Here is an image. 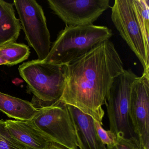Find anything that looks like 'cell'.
Masks as SVG:
<instances>
[{"label": "cell", "instance_id": "e0dca14e", "mask_svg": "<svg viewBox=\"0 0 149 149\" xmlns=\"http://www.w3.org/2000/svg\"><path fill=\"white\" fill-rule=\"evenodd\" d=\"M94 125L97 133L102 143L107 146L112 145L116 141V136L110 130H104L102 125L94 119Z\"/></svg>", "mask_w": 149, "mask_h": 149}, {"label": "cell", "instance_id": "44dd1931", "mask_svg": "<svg viewBox=\"0 0 149 149\" xmlns=\"http://www.w3.org/2000/svg\"><path fill=\"white\" fill-rule=\"evenodd\" d=\"M139 149H143V148H142V147H140V148H139Z\"/></svg>", "mask_w": 149, "mask_h": 149}, {"label": "cell", "instance_id": "8fae6325", "mask_svg": "<svg viewBox=\"0 0 149 149\" xmlns=\"http://www.w3.org/2000/svg\"><path fill=\"white\" fill-rule=\"evenodd\" d=\"M6 126L11 136L28 149H49L52 141L30 120H6Z\"/></svg>", "mask_w": 149, "mask_h": 149}, {"label": "cell", "instance_id": "30bf717a", "mask_svg": "<svg viewBox=\"0 0 149 149\" xmlns=\"http://www.w3.org/2000/svg\"><path fill=\"white\" fill-rule=\"evenodd\" d=\"M67 106L73 122L79 149H106L97 133L93 118L74 106Z\"/></svg>", "mask_w": 149, "mask_h": 149}, {"label": "cell", "instance_id": "ffe728a7", "mask_svg": "<svg viewBox=\"0 0 149 149\" xmlns=\"http://www.w3.org/2000/svg\"><path fill=\"white\" fill-rule=\"evenodd\" d=\"M8 65V64L5 61V59L0 55V65Z\"/></svg>", "mask_w": 149, "mask_h": 149}, {"label": "cell", "instance_id": "6da1fadb", "mask_svg": "<svg viewBox=\"0 0 149 149\" xmlns=\"http://www.w3.org/2000/svg\"><path fill=\"white\" fill-rule=\"evenodd\" d=\"M65 83L60 102L91 116L102 125L110 88L124 71L112 42L105 41L89 52L64 65Z\"/></svg>", "mask_w": 149, "mask_h": 149}, {"label": "cell", "instance_id": "7a4b0ae2", "mask_svg": "<svg viewBox=\"0 0 149 149\" xmlns=\"http://www.w3.org/2000/svg\"><path fill=\"white\" fill-rule=\"evenodd\" d=\"M112 36L111 29L105 26H66L59 33L43 61L64 66L109 40Z\"/></svg>", "mask_w": 149, "mask_h": 149}, {"label": "cell", "instance_id": "9a60e30c", "mask_svg": "<svg viewBox=\"0 0 149 149\" xmlns=\"http://www.w3.org/2000/svg\"><path fill=\"white\" fill-rule=\"evenodd\" d=\"M30 50L24 44L10 42L0 47V55L7 63L13 66L22 62L28 58Z\"/></svg>", "mask_w": 149, "mask_h": 149}, {"label": "cell", "instance_id": "5b68a950", "mask_svg": "<svg viewBox=\"0 0 149 149\" xmlns=\"http://www.w3.org/2000/svg\"><path fill=\"white\" fill-rule=\"evenodd\" d=\"M39 110L30 122L52 142L70 149H78L75 132L67 105L61 102Z\"/></svg>", "mask_w": 149, "mask_h": 149}, {"label": "cell", "instance_id": "2e32d148", "mask_svg": "<svg viewBox=\"0 0 149 149\" xmlns=\"http://www.w3.org/2000/svg\"><path fill=\"white\" fill-rule=\"evenodd\" d=\"M0 149H28L11 136L3 119L0 120Z\"/></svg>", "mask_w": 149, "mask_h": 149}, {"label": "cell", "instance_id": "4fadbf2b", "mask_svg": "<svg viewBox=\"0 0 149 149\" xmlns=\"http://www.w3.org/2000/svg\"><path fill=\"white\" fill-rule=\"evenodd\" d=\"M0 111L16 120L29 121L39 110L32 102L0 92Z\"/></svg>", "mask_w": 149, "mask_h": 149}, {"label": "cell", "instance_id": "5bb4252c", "mask_svg": "<svg viewBox=\"0 0 149 149\" xmlns=\"http://www.w3.org/2000/svg\"><path fill=\"white\" fill-rule=\"evenodd\" d=\"M131 3L146 54L149 56V1L131 0Z\"/></svg>", "mask_w": 149, "mask_h": 149}, {"label": "cell", "instance_id": "ac0fdd59", "mask_svg": "<svg viewBox=\"0 0 149 149\" xmlns=\"http://www.w3.org/2000/svg\"><path fill=\"white\" fill-rule=\"evenodd\" d=\"M140 148L139 145L134 140L118 136L115 143L111 146H107L106 149H139Z\"/></svg>", "mask_w": 149, "mask_h": 149}, {"label": "cell", "instance_id": "ba28073f", "mask_svg": "<svg viewBox=\"0 0 149 149\" xmlns=\"http://www.w3.org/2000/svg\"><path fill=\"white\" fill-rule=\"evenodd\" d=\"M109 0H48L50 8L68 26L93 24L109 7Z\"/></svg>", "mask_w": 149, "mask_h": 149}, {"label": "cell", "instance_id": "9c48e42d", "mask_svg": "<svg viewBox=\"0 0 149 149\" xmlns=\"http://www.w3.org/2000/svg\"><path fill=\"white\" fill-rule=\"evenodd\" d=\"M130 116L140 147L149 149V74L143 73L132 88Z\"/></svg>", "mask_w": 149, "mask_h": 149}, {"label": "cell", "instance_id": "52a82bcc", "mask_svg": "<svg viewBox=\"0 0 149 149\" xmlns=\"http://www.w3.org/2000/svg\"><path fill=\"white\" fill-rule=\"evenodd\" d=\"M111 19L120 36L141 63L143 73L149 74V56L144 44L131 0H116L111 8Z\"/></svg>", "mask_w": 149, "mask_h": 149}, {"label": "cell", "instance_id": "d6986e66", "mask_svg": "<svg viewBox=\"0 0 149 149\" xmlns=\"http://www.w3.org/2000/svg\"><path fill=\"white\" fill-rule=\"evenodd\" d=\"M49 149H70L60 144L52 142Z\"/></svg>", "mask_w": 149, "mask_h": 149}, {"label": "cell", "instance_id": "8992f818", "mask_svg": "<svg viewBox=\"0 0 149 149\" xmlns=\"http://www.w3.org/2000/svg\"><path fill=\"white\" fill-rule=\"evenodd\" d=\"M13 5L29 45L36 52L38 60L44 61L50 51L51 42L42 8L34 0H15Z\"/></svg>", "mask_w": 149, "mask_h": 149}, {"label": "cell", "instance_id": "3957f363", "mask_svg": "<svg viewBox=\"0 0 149 149\" xmlns=\"http://www.w3.org/2000/svg\"><path fill=\"white\" fill-rule=\"evenodd\" d=\"M19 71L27 84L29 92L34 95L32 103L35 107L49 106L60 101L65 83L64 66L38 59L23 63Z\"/></svg>", "mask_w": 149, "mask_h": 149}, {"label": "cell", "instance_id": "277c9868", "mask_svg": "<svg viewBox=\"0 0 149 149\" xmlns=\"http://www.w3.org/2000/svg\"><path fill=\"white\" fill-rule=\"evenodd\" d=\"M138 77L130 70L125 69L113 81L108 93L106 106L109 130L116 136L132 139L139 145L129 111L132 88Z\"/></svg>", "mask_w": 149, "mask_h": 149}, {"label": "cell", "instance_id": "7c38bea8", "mask_svg": "<svg viewBox=\"0 0 149 149\" xmlns=\"http://www.w3.org/2000/svg\"><path fill=\"white\" fill-rule=\"evenodd\" d=\"M13 6L0 0V47L15 42L19 36L21 26Z\"/></svg>", "mask_w": 149, "mask_h": 149}]
</instances>
